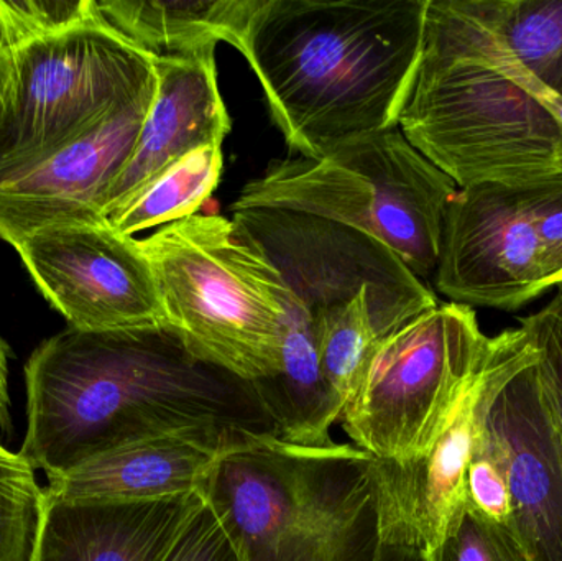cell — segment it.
I'll use <instances>...</instances> for the list:
<instances>
[{"instance_id":"17","label":"cell","mask_w":562,"mask_h":561,"mask_svg":"<svg viewBox=\"0 0 562 561\" xmlns=\"http://www.w3.org/2000/svg\"><path fill=\"white\" fill-rule=\"evenodd\" d=\"M102 20L151 58L239 49L260 0H95Z\"/></svg>"},{"instance_id":"1","label":"cell","mask_w":562,"mask_h":561,"mask_svg":"<svg viewBox=\"0 0 562 561\" xmlns=\"http://www.w3.org/2000/svg\"><path fill=\"white\" fill-rule=\"evenodd\" d=\"M25 384L19 453L46 480L148 438H279L252 382L191 355L168 325L69 326L32 352Z\"/></svg>"},{"instance_id":"16","label":"cell","mask_w":562,"mask_h":561,"mask_svg":"<svg viewBox=\"0 0 562 561\" xmlns=\"http://www.w3.org/2000/svg\"><path fill=\"white\" fill-rule=\"evenodd\" d=\"M256 435H170L124 445L86 461L46 491L63 500L142 501L196 493L231 448Z\"/></svg>"},{"instance_id":"9","label":"cell","mask_w":562,"mask_h":561,"mask_svg":"<svg viewBox=\"0 0 562 561\" xmlns=\"http://www.w3.org/2000/svg\"><path fill=\"white\" fill-rule=\"evenodd\" d=\"M492 341L477 435L504 471L510 527L530 559L562 561V451L538 378V352L520 328Z\"/></svg>"},{"instance_id":"4","label":"cell","mask_w":562,"mask_h":561,"mask_svg":"<svg viewBox=\"0 0 562 561\" xmlns=\"http://www.w3.org/2000/svg\"><path fill=\"white\" fill-rule=\"evenodd\" d=\"M372 455L252 437L231 448L201 487L240 561H375Z\"/></svg>"},{"instance_id":"25","label":"cell","mask_w":562,"mask_h":561,"mask_svg":"<svg viewBox=\"0 0 562 561\" xmlns=\"http://www.w3.org/2000/svg\"><path fill=\"white\" fill-rule=\"evenodd\" d=\"M479 414V412H477ZM469 506L495 523L510 526V496L501 464L479 438L475 427L474 450L465 476Z\"/></svg>"},{"instance_id":"5","label":"cell","mask_w":562,"mask_h":561,"mask_svg":"<svg viewBox=\"0 0 562 561\" xmlns=\"http://www.w3.org/2000/svg\"><path fill=\"white\" fill-rule=\"evenodd\" d=\"M138 244L191 355L252 384L279 372L288 287L240 224L194 214Z\"/></svg>"},{"instance_id":"24","label":"cell","mask_w":562,"mask_h":561,"mask_svg":"<svg viewBox=\"0 0 562 561\" xmlns=\"http://www.w3.org/2000/svg\"><path fill=\"white\" fill-rule=\"evenodd\" d=\"M521 188L540 240L544 283L550 290L562 285V171Z\"/></svg>"},{"instance_id":"12","label":"cell","mask_w":562,"mask_h":561,"mask_svg":"<svg viewBox=\"0 0 562 561\" xmlns=\"http://www.w3.org/2000/svg\"><path fill=\"white\" fill-rule=\"evenodd\" d=\"M155 89L157 82L42 164L0 181V239L15 249L46 227L108 223L109 191L134 152Z\"/></svg>"},{"instance_id":"18","label":"cell","mask_w":562,"mask_h":561,"mask_svg":"<svg viewBox=\"0 0 562 561\" xmlns=\"http://www.w3.org/2000/svg\"><path fill=\"white\" fill-rule=\"evenodd\" d=\"M223 145L196 148L165 168L131 200L125 201L108 223L117 233L134 237L151 227L167 226L194 216L220 184Z\"/></svg>"},{"instance_id":"8","label":"cell","mask_w":562,"mask_h":561,"mask_svg":"<svg viewBox=\"0 0 562 561\" xmlns=\"http://www.w3.org/2000/svg\"><path fill=\"white\" fill-rule=\"evenodd\" d=\"M491 345L471 306L439 303L422 313L373 349L344 404V430L376 460L423 457L448 427Z\"/></svg>"},{"instance_id":"27","label":"cell","mask_w":562,"mask_h":561,"mask_svg":"<svg viewBox=\"0 0 562 561\" xmlns=\"http://www.w3.org/2000/svg\"><path fill=\"white\" fill-rule=\"evenodd\" d=\"M9 405V348L0 338V428L2 430H7L10 424Z\"/></svg>"},{"instance_id":"21","label":"cell","mask_w":562,"mask_h":561,"mask_svg":"<svg viewBox=\"0 0 562 561\" xmlns=\"http://www.w3.org/2000/svg\"><path fill=\"white\" fill-rule=\"evenodd\" d=\"M429 560L533 561L510 526L488 519L469 503Z\"/></svg>"},{"instance_id":"30","label":"cell","mask_w":562,"mask_h":561,"mask_svg":"<svg viewBox=\"0 0 562 561\" xmlns=\"http://www.w3.org/2000/svg\"><path fill=\"white\" fill-rule=\"evenodd\" d=\"M9 49V40H7L5 23H3L2 13H0V52Z\"/></svg>"},{"instance_id":"6","label":"cell","mask_w":562,"mask_h":561,"mask_svg":"<svg viewBox=\"0 0 562 561\" xmlns=\"http://www.w3.org/2000/svg\"><path fill=\"white\" fill-rule=\"evenodd\" d=\"M459 187L398 127L321 158L276 160L231 210H284L342 224L385 244L418 279L438 267L449 201Z\"/></svg>"},{"instance_id":"23","label":"cell","mask_w":562,"mask_h":561,"mask_svg":"<svg viewBox=\"0 0 562 561\" xmlns=\"http://www.w3.org/2000/svg\"><path fill=\"white\" fill-rule=\"evenodd\" d=\"M538 352V378L562 451V289L540 312L520 319Z\"/></svg>"},{"instance_id":"13","label":"cell","mask_w":562,"mask_h":561,"mask_svg":"<svg viewBox=\"0 0 562 561\" xmlns=\"http://www.w3.org/2000/svg\"><path fill=\"white\" fill-rule=\"evenodd\" d=\"M491 356L492 345L481 371L428 453L409 461L370 460L369 480L382 543L418 547L429 556L468 506L465 476Z\"/></svg>"},{"instance_id":"31","label":"cell","mask_w":562,"mask_h":561,"mask_svg":"<svg viewBox=\"0 0 562 561\" xmlns=\"http://www.w3.org/2000/svg\"><path fill=\"white\" fill-rule=\"evenodd\" d=\"M10 453V450H7L5 447H3L2 444H0V457H3V455Z\"/></svg>"},{"instance_id":"15","label":"cell","mask_w":562,"mask_h":561,"mask_svg":"<svg viewBox=\"0 0 562 561\" xmlns=\"http://www.w3.org/2000/svg\"><path fill=\"white\" fill-rule=\"evenodd\" d=\"M216 48L155 59L157 89L137 144L105 201L104 220L190 152L223 145L231 117L217 85Z\"/></svg>"},{"instance_id":"2","label":"cell","mask_w":562,"mask_h":561,"mask_svg":"<svg viewBox=\"0 0 562 561\" xmlns=\"http://www.w3.org/2000/svg\"><path fill=\"white\" fill-rule=\"evenodd\" d=\"M428 0H260L239 52L291 152L321 158L398 127Z\"/></svg>"},{"instance_id":"10","label":"cell","mask_w":562,"mask_h":561,"mask_svg":"<svg viewBox=\"0 0 562 561\" xmlns=\"http://www.w3.org/2000/svg\"><path fill=\"white\" fill-rule=\"evenodd\" d=\"M15 250L36 289L71 328L111 332L168 325L140 244L109 223L46 227Z\"/></svg>"},{"instance_id":"7","label":"cell","mask_w":562,"mask_h":561,"mask_svg":"<svg viewBox=\"0 0 562 561\" xmlns=\"http://www.w3.org/2000/svg\"><path fill=\"white\" fill-rule=\"evenodd\" d=\"M155 82V58L101 13L10 49L0 101V181L42 164Z\"/></svg>"},{"instance_id":"29","label":"cell","mask_w":562,"mask_h":561,"mask_svg":"<svg viewBox=\"0 0 562 561\" xmlns=\"http://www.w3.org/2000/svg\"><path fill=\"white\" fill-rule=\"evenodd\" d=\"M10 72V49L0 52V101H2L3 91H5L7 81Z\"/></svg>"},{"instance_id":"14","label":"cell","mask_w":562,"mask_h":561,"mask_svg":"<svg viewBox=\"0 0 562 561\" xmlns=\"http://www.w3.org/2000/svg\"><path fill=\"white\" fill-rule=\"evenodd\" d=\"M203 504L201 491L95 501L63 500L45 487L32 561H161Z\"/></svg>"},{"instance_id":"28","label":"cell","mask_w":562,"mask_h":561,"mask_svg":"<svg viewBox=\"0 0 562 561\" xmlns=\"http://www.w3.org/2000/svg\"><path fill=\"white\" fill-rule=\"evenodd\" d=\"M375 561H431L425 550L418 547L395 546V543H382Z\"/></svg>"},{"instance_id":"3","label":"cell","mask_w":562,"mask_h":561,"mask_svg":"<svg viewBox=\"0 0 562 561\" xmlns=\"http://www.w3.org/2000/svg\"><path fill=\"white\" fill-rule=\"evenodd\" d=\"M558 96L512 52L498 0H428L398 128L459 188L525 187L562 171Z\"/></svg>"},{"instance_id":"11","label":"cell","mask_w":562,"mask_h":561,"mask_svg":"<svg viewBox=\"0 0 562 561\" xmlns=\"http://www.w3.org/2000/svg\"><path fill=\"white\" fill-rule=\"evenodd\" d=\"M435 285L459 305L505 312L547 292L540 240L524 188H459L446 210Z\"/></svg>"},{"instance_id":"26","label":"cell","mask_w":562,"mask_h":561,"mask_svg":"<svg viewBox=\"0 0 562 561\" xmlns=\"http://www.w3.org/2000/svg\"><path fill=\"white\" fill-rule=\"evenodd\" d=\"M161 561H240V557L223 524L204 501Z\"/></svg>"},{"instance_id":"22","label":"cell","mask_w":562,"mask_h":561,"mask_svg":"<svg viewBox=\"0 0 562 561\" xmlns=\"http://www.w3.org/2000/svg\"><path fill=\"white\" fill-rule=\"evenodd\" d=\"M9 49L98 16L95 0H0Z\"/></svg>"},{"instance_id":"19","label":"cell","mask_w":562,"mask_h":561,"mask_svg":"<svg viewBox=\"0 0 562 561\" xmlns=\"http://www.w3.org/2000/svg\"><path fill=\"white\" fill-rule=\"evenodd\" d=\"M498 19L512 52L562 96V0H498Z\"/></svg>"},{"instance_id":"20","label":"cell","mask_w":562,"mask_h":561,"mask_svg":"<svg viewBox=\"0 0 562 561\" xmlns=\"http://www.w3.org/2000/svg\"><path fill=\"white\" fill-rule=\"evenodd\" d=\"M43 494L22 455L0 457V561H32Z\"/></svg>"}]
</instances>
